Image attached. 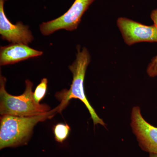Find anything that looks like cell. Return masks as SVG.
Returning a JSON list of instances; mask_svg holds the SVG:
<instances>
[{
  "instance_id": "cell-1",
  "label": "cell",
  "mask_w": 157,
  "mask_h": 157,
  "mask_svg": "<svg viewBox=\"0 0 157 157\" xmlns=\"http://www.w3.org/2000/svg\"><path fill=\"white\" fill-rule=\"evenodd\" d=\"M61 105L47 113L33 117L5 115L1 116L0 125V148L22 145L29 140L34 127L39 122L51 118L60 111Z\"/></svg>"
},
{
  "instance_id": "cell-2",
  "label": "cell",
  "mask_w": 157,
  "mask_h": 157,
  "mask_svg": "<svg viewBox=\"0 0 157 157\" xmlns=\"http://www.w3.org/2000/svg\"><path fill=\"white\" fill-rule=\"evenodd\" d=\"M6 79L1 75L0 78V113L1 116H35L50 111L46 104H40L35 101L32 91L33 84L30 80H25V90L21 95L14 96L7 93L6 89Z\"/></svg>"
},
{
  "instance_id": "cell-3",
  "label": "cell",
  "mask_w": 157,
  "mask_h": 157,
  "mask_svg": "<svg viewBox=\"0 0 157 157\" xmlns=\"http://www.w3.org/2000/svg\"><path fill=\"white\" fill-rule=\"evenodd\" d=\"M77 53L75 61L69 68L73 74V78L70 90L63 91V96L61 104L64 107L67 104L70 99H78L84 104L86 107L94 125L101 124L105 126L104 121L98 117L94 109L88 101L84 93V80L86 69L91 60V57L87 48L83 47L80 51V47L77 48Z\"/></svg>"
},
{
  "instance_id": "cell-4",
  "label": "cell",
  "mask_w": 157,
  "mask_h": 157,
  "mask_svg": "<svg viewBox=\"0 0 157 157\" xmlns=\"http://www.w3.org/2000/svg\"><path fill=\"white\" fill-rule=\"evenodd\" d=\"M94 0H75L67 12L60 17L39 26L43 36H49L60 29L73 31L76 30L81 21V17Z\"/></svg>"
},
{
  "instance_id": "cell-5",
  "label": "cell",
  "mask_w": 157,
  "mask_h": 157,
  "mask_svg": "<svg viewBox=\"0 0 157 157\" xmlns=\"http://www.w3.org/2000/svg\"><path fill=\"white\" fill-rule=\"evenodd\" d=\"M131 126L141 149L149 153L157 152V128L145 120L138 106L132 108Z\"/></svg>"
},
{
  "instance_id": "cell-6",
  "label": "cell",
  "mask_w": 157,
  "mask_h": 157,
  "mask_svg": "<svg viewBox=\"0 0 157 157\" xmlns=\"http://www.w3.org/2000/svg\"><path fill=\"white\" fill-rule=\"evenodd\" d=\"M117 25L124 42L131 45L140 42H157V28L147 26L132 20L121 17L118 18Z\"/></svg>"
},
{
  "instance_id": "cell-7",
  "label": "cell",
  "mask_w": 157,
  "mask_h": 157,
  "mask_svg": "<svg viewBox=\"0 0 157 157\" xmlns=\"http://www.w3.org/2000/svg\"><path fill=\"white\" fill-rule=\"evenodd\" d=\"M4 0H0V35L2 39L12 43L28 45L34 37L28 26L21 22L13 24L6 17L4 10Z\"/></svg>"
},
{
  "instance_id": "cell-8",
  "label": "cell",
  "mask_w": 157,
  "mask_h": 157,
  "mask_svg": "<svg viewBox=\"0 0 157 157\" xmlns=\"http://www.w3.org/2000/svg\"><path fill=\"white\" fill-rule=\"evenodd\" d=\"M43 52L20 43H12L1 47L0 65L13 64L31 58L41 56Z\"/></svg>"
},
{
  "instance_id": "cell-9",
  "label": "cell",
  "mask_w": 157,
  "mask_h": 157,
  "mask_svg": "<svg viewBox=\"0 0 157 157\" xmlns=\"http://www.w3.org/2000/svg\"><path fill=\"white\" fill-rule=\"evenodd\" d=\"M70 129L67 124H59L54 128L55 138L58 142L62 143L68 137Z\"/></svg>"
},
{
  "instance_id": "cell-10",
  "label": "cell",
  "mask_w": 157,
  "mask_h": 157,
  "mask_svg": "<svg viewBox=\"0 0 157 157\" xmlns=\"http://www.w3.org/2000/svg\"><path fill=\"white\" fill-rule=\"evenodd\" d=\"M47 84L48 80L47 78H43L36 88L33 92V98L36 103H39L40 101L45 97L47 91Z\"/></svg>"
},
{
  "instance_id": "cell-11",
  "label": "cell",
  "mask_w": 157,
  "mask_h": 157,
  "mask_svg": "<svg viewBox=\"0 0 157 157\" xmlns=\"http://www.w3.org/2000/svg\"><path fill=\"white\" fill-rule=\"evenodd\" d=\"M147 73L150 77L157 76V55L151 59L147 69Z\"/></svg>"
},
{
  "instance_id": "cell-12",
  "label": "cell",
  "mask_w": 157,
  "mask_h": 157,
  "mask_svg": "<svg viewBox=\"0 0 157 157\" xmlns=\"http://www.w3.org/2000/svg\"><path fill=\"white\" fill-rule=\"evenodd\" d=\"M151 17L154 23V25L157 28V9L152 11L151 14Z\"/></svg>"
},
{
  "instance_id": "cell-13",
  "label": "cell",
  "mask_w": 157,
  "mask_h": 157,
  "mask_svg": "<svg viewBox=\"0 0 157 157\" xmlns=\"http://www.w3.org/2000/svg\"><path fill=\"white\" fill-rule=\"evenodd\" d=\"M149 154V157H157V152H151Z\"/></svg>"
},
{
  "instance_id": "cell-14",
  "label": "cell",
  "mask_w": 157,
  "mask_h": 157,
  "mask_svg": "<svg viewBox=\"0 0 157 157\" xmlns=\"http://www.w3.org/2000/svg\"><path fill=\"white\" fill-rule=\"evenodd\" d=\"M4 1H7V0H4Z\"/></svg>"
}]
</instances>
